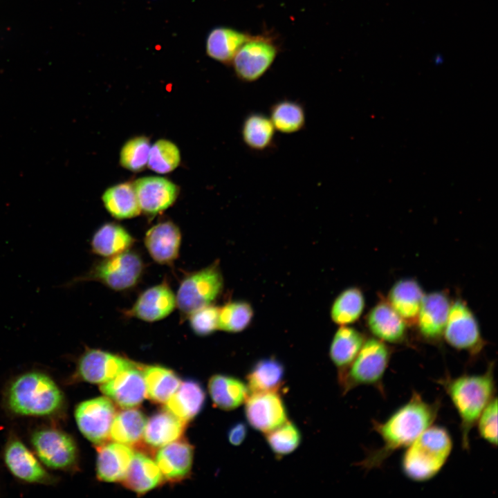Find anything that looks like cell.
Wrapping results in <instances>:
<instances>
[{"mask_svg":"<svg viewBox=\"0 0 498 498\" xmlns=\"http://www.w3.org/2000/svg\"><path fill=\"white\" fill-rule=\"evenodd\" d=\"M494 364L480 374L452 377L446 374L436 383L450 398L460 419L459 429L463 450L470 449V433L484 408L496 396Z\"/></svg>","mask_w":498,"mask_h":498,"instance_id":"7a4b0ae2","label":"cell"},{"mask_svg":"<svg viewBox=\"0 0 498 498\" xmlns=\"http://www.w3.org/2000/svg\"><path fill=\"white\" fill-rule=\"evenodd\" d=\"M481 439L496 448L497 445V398L495 396L484 408L476 425Z\"/></svg>","mask_w":498,"mask_h":498,"instance_id":"b9f144b4","label":"cell"},{"mask_svg":"<svg viewBox=\"0 0 498 498\" xmlns=\"http://www.w3.org/2000/svg\"><path fill=\"white\" fill-rule=\"evenodd\" d=\"M175 306L176 297L169 286L163 282L142 293L127 315L152 322L169 315Z\"/></svg>","mask_w":498,"mask_h":498,"instance_id":"e0dca14e","label":"cell"},{"mask_svg":"<svg viewBox=\"0 0 498 498\" xmlns=\"http://www.w3.org/2000/svg\"><path fill=\"white\" fill-rule=\"evenodd\" d=\"M181 242L180 229L172 221L156 224L145 236V245L149 255L160 264H171L176 259Z\"/></svg>","mask_w":498,"mask_h":498,"instance_id":"ffe728a7","label":"cell"},{"mask_svg":"<svg viewBox=\"0 0 498 498\" xmlns=\"http://www.w3.org/2000/svg\"><path fill=\"white\" fill-rule=\"evenodd\" d=\"M366 338L356 329L340 326L335 333L329 347V357L338 372L346 369L355 359Z\"/></svg>","mask_w":498,"mask_h":498,"instance_id":"4dcf8cb0","label":"cell"},{"mask_svg":"<svg viewBox=\"0 0 498 498\" xmlns=\"http://www.w3.org/2000/svg\"><path fill=\"white\" fill-rule=\"evenodd\" d=\"M443 338L450 347L472 358L477 357L486 344L474 314L461 299L451 302Z\"/></svg>","mask_w":498,"mask_h":498,"instance_id":"ba28073f","label":"cell"},{"mask_svg":"<svg viewBox=\"0 0 498 498\" xmlns=\"http://www.w3.org/2000/svg\"><path fill=\"white\" fill-rule=\"evenodd\" d=\"M4 461L12 474L21 480L37 483H49L52 481L50 475L17 439H12L7 443Z\"/></svg>","mask_w":498,"mask_h":498,"instance_id":"d6986e66","label":"cell"},{"mask_svg":"<svg viewBox=\"0 0 498 498\" xmlns=\"http://www.w3.org/2000/svg\"><path fill=\"white\" fill-rule=\"evenodd\" d=\"M63 403V394L59 387L41 372H28L19 376L8 391L9 408L20 415H51L62 407Z\"/></svg>","mask_w":498,"mask_h":498,"instance_id":"277c9868","label":"cell"},{"mask_svg":"<svg viewBox=\"0 0 498 498\" xmlns=\"http://www.w3.org/2000/svg\"><path fill=\"white\" fill-rule=\"evenodd\" d=\"M278 51V46L271 37L251 35L232 61L237 77L244 82L258 80L270 68Z\"/></svg>","mask_w":498,"mask_h":498,"instance_id":"9c48e42d","label":"cell"},{"mask_svg":"<svg viewBox=\"0 0 498 498\" xmlns=\"http://www.w3.org/2000/svg\"><path fill=\"white\" fill-rule=\"evenodd\" d=\"M141 212L156 215L169 208L178 194V186L160 176H145L133 183Z\"/></svg>","mask_w":498,"mask_h":498,"instance_id":"2e32d148","label":"cell"},{"mask_svg":"<svg viewBox=\"0 0 498 498\" xmlns=\"http://www.w3.org/2000/svg\"><path fill=\"white\" fill-rule=\"evenodd\" d=\"M100 389L120 407H135L142 402L146 396L143 370L136 364L101 384Z\"/></svg>","mask_w":498,"mask_h":498,"instance_id":"5bb4252c","label":"cell"},{"mask_svg":"<svg viewBox=\"0 0 498 498\" xmlns=\"http://www.w3.org/2000/svg\"><path fill=\"white\" fill-rule=\"evenodd\" d=\"M251 35L239 30L219 26L212 29L205 41V53L211 59L230 65L241 47Z\"/></svg>","mask_w":498,"mask_h":498,"instance_id":"4316f807","label":"cell"},{"mask_svg":"<svg viewBox=\"0 0 498 498\" xmlns=\"http://www.w3.org/2000/svg\"><path fill=\"white\" fill-rule=\"evenodd\" d=\"M451 302L447 293L434 291L424 295L416 325L421 336L430 342L443 335Z\"/></svg>","mask_w":498,"mask_h":498,"instance_id":"9a60e30c","label":"cell"},{"mask_svg":"<svg viewBox=\"0 0 498 498\" xmlns=\"http://www.w3.org/2000/svg\"><path fill=\"white\" fill-rule=\"evenodd\" d=\"M419 283L413 278H403L389 289L387 301L407 326L416 325L424 296Z\"/></svg>","mask_w":498,"mask_h":498,"instance_id":"603a6c76","label":"cell"},{"mask_svg":"<svg viewBox=\"0 0 498 498\" xmlns=\"http://www.w3.org/2000/svg\"><path fill=\"white\" fill-rule=\"evenodd\" d=\"M116 414L113 403L107 396L83 401L75 410L80 431L89 441L98 445L104 443L110 438Z\"/></svg>","mask_w":498,"mask_h":498,"instance_id":"30bf717a","label":"cell"},{"mask_svg":"<svg viewBox=\"0 0 498 498\" xmlns=\"http://www.w3.org/2000/svg\"><path fill=\"white\" fill-rule=\"evenodd\" d=\"M147 418L136 409L126 408L116 414L110 430V438L115 442L131 445L143 437Z\"/></svg>","mask_w":498,"mask_h":498,"instance_id":"e575fe53","label":"cell"},{"mask_svg":"<svg viewBox=\"0 0 498 498\" xmlns=\"http://www.w3.org/2000/svg\"><path fill=\"white\" fill-rule=\"evenodd\" d=\"M181 162L178 147L172 142L160 139L151 146L147 165L158 174H167L174 170Z\"/></svg>","mask_w":498,"mask_h":498,"instance_id":"ab89813d","label":"cell"},{"mask_svg":"<svg viewBox=\"0 0 498 498\" xmlns=\"http://www.w3.org/2000/svg\"><path fill=\"white\" fill-rule=\"evenodd\" d=\"M205 401V392L201 385L188 380L181 382L165 403V409L187 423L200 413Z\"/></svg>","mask_w":498,"mask_h":498,"instance_id":"d4e9b609","label":"cell"},{"mask_svg":"<svg viewBox=\"0 0 498 498\" xmlns=\"http://www.w3.org/2000/svg\"><path fill=\"white\" fill-rule=\"evenodd\" d=\"M367 325L374 338L389 344L403 343L407 324L387 300L379 301L367 315Z\"/></svg>","mask_w":498,"mask_h":498,"instance_id":"ac0fdd59","label":"cell"},{"mask_svg":"<svg viewBox=\"0 0 498 498\" xmlns=\"http://www.w3.org/2000/svg\"><path fill=\"white\" fill-rule=\"evenodd\" d=\"M248 434V427L243 422L232 425L228 432V439L230 444L239 446L243 443Z\"/></svg>","mask_w":498,"mask_h":498,"instance_id":"ee69618b","label":"cell"},{"mask_svg":"<svg viewBox=\"0 0 498 498\" xmlns=\"http://www.w3.org/2000/svg\"><path fill=\"white\" fill-rule=\"evenodd\" d=\"M143 375L147 397L158 403H165L181 382L172 370L161 366H147Z\"/></svg>","mask_w":498,"mask_h":498,"instance_id":"d590c367","label":"cell"},{"mask_svg":"<svg viewBox=\"0 0 498 498\" xmlns=\"http://www.w3.org/2000/svg\"><path fill=\"white\" fill-rule=\"evenodd\" d=\"M254 310L251 304L244 300H236L219 308L218 329L229 333L245 330L251 323Z\"/></svg>","mask_w":498,"mask_h":498,"instance_id":"74e56055","label":"cell"},{"mask_svg":"<svg viewBox=\"0 0 498 498\" xmlns=\"http://www.w3.org/2000/svg\"><path fill=\"white\" fill-rule=\"evenodd\" d=\"M441 404L439 399L433 403L427 402L419 393L414 391L410 398L387 419L382 422L372 420V430L379 435L382 445L369 450L356 465L367 471L381 468L391 455L407 448L434 424Z\"/></svg>","mask_w":498,"mask_h":498,"instance_id":"6da1fadb","label":"cell"},{"mask_svg":"<svg viewBox=\"0 0 498 498\" xmlns=\"http://www.w3.org/2000/svg\"><path fill=\"white\" fill-rule=\"evenodd\" d=\"M185 425V423L164 409L147 420L143 439L151 447H162L178 440L183 434Z\"/></svg>","mask_w":498,"mask_h":498,"instance_id":"f546056e","label":"cell"},{"mask_svg":"<svg viewBox=\"0 0 498 498\" xmlns=\"http://www.w3.org/2000/svg\"><path fill=\"white\" fill-rule=\"evenodd\" d=\"M275 131L268 116L252 111L244 117L240 134L243 143L249 150L264 153L275 147Z\"/></svg>","mask_w":498,"mask_h":498,"instance_id":"cb8c5ba5","label":"cell"},{"mask_svg":"<svg viewBox=\"0 0 498 498\" xmlns=\"http://www.w3.org/2000/svg\"><path fill=\"white\" fill-rule=\"evenodd\" d=\"M102 200L106 210L118 219L133 218L141 212L133 183H122L109 187Z\"/></svg>","mask_w":498,"mask_h":498,"instance_id":"d6a6232c","label":"cell"},{"mask_svg":"<svg viewBox=\"0 0 498 498\" xmlns=\"http://www.w3.org/2000/svg\"><path fill=\"white\" fill-rule=\"evenodd\" d=\"M365 306V296L361 289L349 287L334 299L331 308V320L340 326L353 324L362 315Z\"/></svg>","mask_w":498,"mask_h":498,"instance_id":"8d00e7d4","label":"cell"},{"mask_svg":"<svg viewBox=\"0 0 498 498\" xmlns=\"http://www.w3.org/2000/svg\"><path fill=\"white\" fill-rule=\"evenodd\" d=\"M208 391L215 406L230 411L245 403L250 394L246 382L226 374L213 375L208 381Z\"/></svg>","mask_w":498,"mask_h":498,"instance_id":"484cf974","label":"cell"},{"mask_svg":"<svg viewBox=\"0 0 498 498\" xmlns=\"http://www.w3.org/2000/svg\"><path fill=\"white\" fill-rule=\"evenodd\" d=\"M452 448V439L447 429L432 425L405 448L401 470L412 481H429L445 465Z\"/></svg>","mask_w":498,"mask_h":498,"instance_id":"3957f363","label":"cell"},{"mask_svg":"<svg viewBox=\"0 0 498 498\" xmlns=\"http://www.w3.org/2000/svg\"><path fill=\"white\" fill-rule=\"evenodd\" d=\"M285 367L274 357L260 359L255 362L246 375L250 394L279 391L284 381Z\"/></svg>","mask_w":498,"mask_h":498,"instance_id":"83f0119b","label":"cell"},{"mask_svg":"<svg viewBox=\"0 0 498 498\" xmlns=\"http://www.w3.org/2000/svg\"><path fill=\"white\" fill-rule=\"evenodd\" d=\"M244 403L248 423L259 432L266 434L288 420L286 405L278 391L251 393Z\"/></svg>","mask_w":498,"mask_h":498,"instance_id":"7c38bea8","label":"cell"},{"mask_svg":"<svg viewBox=\"0 0 498 498\" xmlns=\"http://www.w3.org/2000/svg\"><path fill=\"white\" fill-rule=\"evenodd\" d=\"M264 434L268 445L277 458L293 452L302 439L299 427L289 420Z\"/></svg>","mask_w":498,"mask_h":498,"instance_id":"f35d334b","label":"cell"},{"mask_svg":"<svg viewBox=\"0 0 498 498\" xmlns=\"http://www.w3.org/2000/svg\"><path fill=\"white\" fill-rule=\"evenodd\" d=\"M143 266L142 259L138 254L127 250L96 262L87 273L75 278L68 284L96 281L113 290H124L138 283L142 273Z\"/></svg>","mask_w":498,"mask_h":498,"instance_id":"8992f818","label":"cell"},{"mask_svg":"<svg viewBox=\"0 0 498 498\" xmlns=\"http://www.w3.org/2000/svg\"><path fill=\"white\" fill-rule=\"evenodd\" d=\"M134 365L133 362L120 356L89 349L78 359L76 377L90 383L101 385Z\"/></svg>","mask_w":498,"mask_h":498,"instance_id":"4fadbf2b","label":"cell"},{"mask_svg":"<svg viewBox=\"0 0 498 498\" xmlns=\"http://www.w3.org/2000/svg\"><path fill=\"white\" fill-rule=\"evenodd\" d=\"M96 460L98 478L106 482L122 481L133 459L129 445L118 442L99 445Z\"/></svg>","mask_w":498,"mask_h":498,"instance_id":"44dd1931","label":"cell"},{"mask_svg":"<svg viewBox=\"0 0 498 498\" xmlns=\"http://www.w3.org/2000/svg\"><path fill=\"white\" fill-rule=\"evenodd\" d=\"M164 479L155 461L148 456L134 452L123 485L138 494H144L158 486Z\"/></svg>","mask_w":498,"mask_h":498,"instance_id":"f1b7e54d","label":"cell"},{"mask_svg":"<svg viewBox=\"0 0 498 498\" xmlns=\"http://www.w3.org/2000/svg\"><path fill=\"white\" fill-rule=\"evenodd\" d=\"M151 145L149 140L144 136H136L127 140L120 153V165L131 172H140L147 165Z\"/></svg>","mask_w":498,"mask_h":498,"instance_id":"60d3db41","label":"cell"},{"mask_svg":"<svg viewBox=\"0 0 498 498\" xmlns=\"http://www.w3.org/2000/svg\"><path fill=\"white\" fill-rule=\"evenodd\" d=\"M392 350L376 338L366 339L358 355L338 379L343 395L359 386L375 387L385 395L383 379L389 367Z\"/></svg>","mask_w":498,"mask_h":498,"instance_id":"5b68a950","label":"cell"},{"mask_svg":"<svg viewBox=\"0 0 498 498\" xmlns=\"http://www.w3.org/2000/svg\"><path fill=\"white\" fill-rule=\"evenodd\" d=\"M31 443L39 459L49 468L68 470L76 463V444L70 435L61 430H37L32 435Z\"/></svg>","mask_w":498,"mask_h":498,"instance_id":"8fae6325","label":"cell"},{"mask_svg":"<svg viewBox=\"0 0 498 498\" xmlns=\"http://www.w3.org/2000/svg\"><path fill=\"white\" fill-rule=\"evenodd\" d=\"M133 242L132 236L122 226L107 223L95 232L91 246L93 253L109 257L128 250Z\"/></svg>","mask_w":498,"mask_h":498,"instance_id":"1f68e13d","label":"cell"},{"mask_svg":"<svg viewBox=\"0 0 498 498\" xmlns=\"http://www.w3.org/2000/svg\"><path fill=\"white\" fill-rule=\"evenodd\" d=\"M155 461L164 479L181 481L187 477L191 471L193 448L185 441L176 440L160 447Z\"/></svg>","mask_w":498,"mask_h":498,"instance_id":"7402d4cb","label":"cell"},{"mask_svg":"<svg viewBox=\"0 0 498 498\" xmlns=\"http://www.w3.org/2000/svg\"><path fill=\"white\" fill-rule=\"evenodd\" d=\"M219 307L210 304L203 306L189 317L190 325L198 335H208L218 329Z\"/></svg>","mask_w":498,"mask_h":498,"instance_id":"7bdbcfd3","label":"cell"},{"mask_svg":"<svg viewBox=\"0 0 498 498\" xmlns=\"http://www.w3.org/2000/svg\"><path fill=\"white\" fill-rule=\"evenodd\" d=\"M268 116L275 130L286 135L301 131L306 122L304 106L297 100L290 99L273 103L270 107Z\"/></svg>","mask_w":498,"mask_h":498,"instance_id":"836d02e7","label":"cell"},{"mask_svg":"<svg viewBox=\"0 0 498 498\" xmlns=\"http://www.w3.org/2000/svg\"><path fill=\"white\" fill-rule=\"evenodd\" d=\"M223 287V275L215 262L183 279L176 297V305L183 315L189 316L195 311L212 304Z\"/></svg>","mask_w":498,"mask_h":498,"instance_id":"52a82bcc","label":"cell"}]
</instances>
